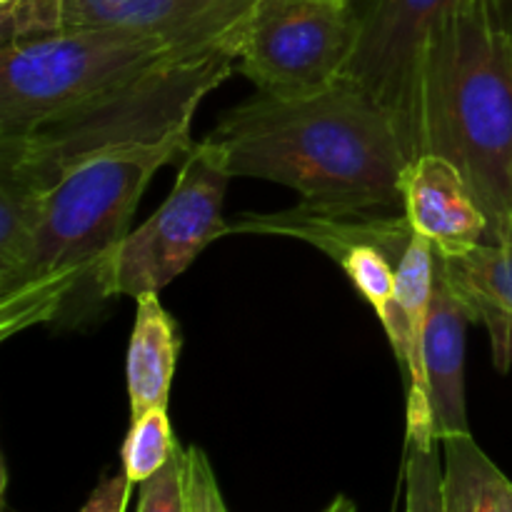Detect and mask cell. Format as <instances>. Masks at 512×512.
Returning <instances> with one entry per match:
<instances>
[{"instance_id": "1", "label": "cell", "mask_w": 512, "mask_h": 512, "mask_svg": "<svg viewBox=\"0 0 512 512\" xmlns=\"http://www.w3.org/2000/svg\"><path fill=\"white\" fill-rule=\"evenodd\" d=\"M233 178L293 188L325 210H403L400 175L410 163L388 105L348 75L310 95L258 93L228 110L208 135Z\"/></svg>"}, {"instance_id": "2", "label": "cell", "mask_w": 512, "mask_h": 512, "mask_svg": "<svg viewBox=\"0 0 512 512\" xmlns=\"http://www.w3.org/2000/svg\"><path fill=\"white\" fill-rule=\"evenodd\" d=\"M410 160L435 153L463 173L490 225L512 233V35L475 0L430 40L408 123Z\"/></svg>"}, {"instance_id": "3", "label": "cell", "mask_w": 512, "mask_h": 512, "mask_svg": "<svg viewBox=\"0 0 512 512\" xmlns=\"http://www.w3.org/2000/svg\"><path fill=\"white\" fill-rule=\"evenodd\" d=\"M193 143L173 138L108 150L50 190L28 268L0 288V338L63 318L78 320L103 300L100 273L130 233L140 195L160 168L180 163Z\"/></svg>"}, {"instance_id": "4", "label": "cell", "mask_w": 512, "mask_h": 512, "mask_svg": "<svg viewBox=\"0 0 512 512\" xmlns=\"http://www.w3.org/2000/svg\"><path fill=\"white\" fill-rule=\"evenodd\" d=\"M235 63V48L173 55L73 113L0 138V190L48 198L65 175L95 155L190 138L195 110L210 90L230 78Z\"/></svg>"}, {"instance_id": "5", "label": "cell", "mask_w": 512, "mask_h": 512, "mask_svg": "<svg viewBox=\"0 0 512 512\" xmlns=\"http://www.w3.org/2000/svg\"><path fill=\"white\" fill-rule=\"evenodd\" d=\"M180 53L193 50L123 28H63L3 45L0 138L73 113Z\"/></svg>"}, {"instance_id": "6", "label": "cell", "mask_w": 512, "mask_h": 512, "mask_svg": "<svg viewBox=\"0 0 512 512\" xmlns=\"http://www.w3.org/2000/svg\"><path fill=\"white\" fill-rule=\"evenodd\" d=\"M230 170L213 140L203 138L183 155L165 203L130 230L100 273V295L140 298L168 288L200 253L228 235L223 218Z\"/></svg>"}, {"instance_id": "7", "label": "cell", "mask_w": 512, "mask_h": 512, "mask_svg": "<svg viewBox=\"0 0 512 512\" xmlns=\"http://www.w3.org/2000/svg\"><path fill=\"white\" fill-rule=\"evenodd\" d=\"M358 38L348 0H255L240 30V73L263 95L318 93L348 73Z\"/></svg>"}, {"instance_id": "8", "label": "cell", "mask_w": 512, "mask_h": 512, "mask_svg": "<svg viewBox=\"0 0 512 512\" xmlns=\"http://www.w3.org/2000/svg\"><path fill=\"white\" fill-rule=\"evenodd\" d=\"M475 0H358L360 38L348 78L388 105L403 128L415 103L420 68L430 40ZM410 150V148H408Z\"/></svg>"}, {"instance_id": "9", "label": "cell", "mask_w": 512, "mask_h": 512, "mask_svg": "<svg viewBox=\"0 0 512 512\" xmlns=\"http://www.w3.org/2000/svg\"><path fill=\"white\" fill-rule=\"evenodd\" d=\"M255 0H65V28H123L188 50H238Z\"/></svg>"}, {"instance_id": "10", "label": "cell", "mask_w": 512, "mask_h": 512, "mask_svg": "<svg viewBox=\"0 0 512 512\" xmlns=\"http://www.w3.org/2000/svg\"><path fill=\"white\" fill-rule=\"evenodd\" d=\"M400 198L405 218L438 258H460L488 243V218L468 180L443 155H415L400 175Z\"/></svg>"}, {"instance_id": "11", "label": "cell", "mask_w": 512, "mask_h": 512, "mask_svg": "<svg viewBox=\"0 0 512 512\" xmlns=\"http://www.w3.org/2000/svg\"><path fill=\"white\" fill-rule=\"evenodd\" d=\"M278 235L313 245L330 260H338L353 245L375 243L400 263V255L415 235L403 210H325L298 203L280 213H245L228 223V235Z\"/></svg>"}, {"instance_id": "12", "label": "cell", "mask_w": 512, "mask_h": 512, "mask_svg": "<svg viewBox=\"0 0 512 512\" xmlns=\"http://www.w3.org/2000/svg\"><path fill=\"white\" fill-rule=\"evenodd\" d=\"M470 323V310L455 295L448 280L435 270V290L423 340V365L440 440L470 433L465 405V333Z\"/></svg>"}, {"instance_id": "13", "label": "cell", "mask_w": 512, "mask_h": 512, "mask_svg": "<svg viewBox=\"0 0 512 512\" xmlns=\"http://www.w3.org/2000/svg\"><path fill=\"white\" fill-rule=\"evenodd\" d=\"M178 323L163 308L158 293L135 298V323L130 333L128 363V400L130 418L158 405H168L175 365L180 355Z\"/></svg>"}, {"instance_id": "14", "label": "cell", "mask_w": 512, "mask_h": 512, "mask_svg": "<svg viewBox=\"0 0 512 512\" xmlns=\"http://www.w3.org/2000/svg\"><path fill=\"white\" fill-rule=\"evenodd\" d=\"M438 273L455 290L473 323H483L498 348L512 330V233L460 258H438Z\"/></svg>"}, {"instance_id": "15", "label": "cell", "mask_w": 512, "mask_h": 512, "mask_svg": "<svg viewBox=\"0 0 512 512\" xmlns=\"http://www.w3.org/2000/svg\"><path fill=\"white\" fill-rule=\"evenodd\" d=\"M445 512H512V483L473 435L443 440Z\"/></svg>"}, {"instance_id": "16", "label": "cell", "mask_w": 512, "mask_h": 512, "mask_svg": "<svg viewBox=\"0 0 512 512\" xmlns=\"http://www.w3.org/2000/svg\"><path fill=\"white\" fill-rule=\"evenodd\" d=\"M178 448L170 428L168 405L145 410L138 418H130V430L120 450L123 473L133 485H143L173 460Z\"/></svg>"}, {"instance_id": "17", "label": "cell", "mask_w": 512, "mask_h": 512, "mask_svg": "<svg viewBox=\"0 0 512 512\" xmlns=\"http://www.w3.org/2000/svg\"><path fill=\"white\" fill-rule=\"evenodd\" d=\"M405 512H445L443 443L405 440Z\"/></svg>"}, {"instance_id": "18", "label": "cell", "mask_w": 512, "mask_h": 512, "mask_svg": "<svg viewBox=\"0 0 512 512\" xmlns=\"http://www.w3.org/2000/svg\"><path fill=\"white\" fill-rule=\"evenodd\" d=\"M135 512H190L185 488V450L178 448L168 465L140 485Z\"/></svg>"}, {"instance_id": "19", "label": "cell", "mask_w": 512, "mask_h": 512, "mask_svg": "<svg viewBox=\"0 0 512 512\" xmlns=\"http://www.w3.org/2000/svg\"><path fill=\"white\" fill-rule=\"evenodd\" d=\"M185 488L190 512H228L213 465L198 445L185 448Z\"/></svg>"}, {"instance_id": "20", "label": "cell", "mask_w": 512, "mask_h": 512, "mask_svg": "<svg viewBox=\"0 0 512 512\" xmlns=\"http://www.w3.org/2000/svg\"><path fill=\"white\" fill-rule=\"evenodd\" d=\"M130 488H133V483H130L125 473L105 478L103 483L93 490V495H90L88 503L80 508V512H125V508H128Z\"/></svg>"}, {"instance_id": "21", "label": "cell", "mask_w": 512, "mask_h": 512, "mask_svg": "<svg viewBox=\"0 0 512 512\" xmlns=\"http://www.w3.org/2000/svg\"><path fill=\"white\" fill-rule=\"evenodd\" d=\"M493 360H495V368H498L500 373H508L512 365V330L505 335V340L498 345V348H493Z\"/></svg>"}, {"instance_id": "22", "label": "cell", "mask_w": 512, "mask_h": 512, "mask_svg": "<svg viewBox=\"0 0 512 512\" xmlns=\"http://www.w3.org/2000/svg\"><path fill=\"white\" fill-rule=\"evenodd\" d=\"M493 8L498 13L500 23L508 28V33L512 35V0H493Z\"/></svg>"}, {"instance_id": "23", "label": "cell", "mask_w": 512, "mask_h": 512, "mask_svg": "<svg viewBox=\"0 0 512 512\" xmlns=\"http://www.w3.org/2000/svg\"><path fill=\"white\" fill-rule=\"evenodd\" d=\"M323 512H358V510H355L353 500L345 498V495H338V498H333V503H330Z\"/></svg>"}, {"instance_id": "24", "label": "cell", "mask_w": 512, "mask_h": 512, "mask_svg": "<svg viewBox=\"0 0 512 512\" xmlns=\"http://www.w3.org/2000/svg\"><path fill=\"white\" fill-rule=\"evenodd\" d=\"M348 3H358V0H348Z\"/></svg>"}]
</instances>
